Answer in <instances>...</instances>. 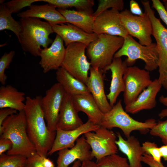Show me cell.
<instances>
[{
  "instance_id": "d590c367",
  "label": "cell",
  "mask_w": 167,
  "mask_h": 167,
  "mask_svg": "<svg viewBox=\"0 0 167 167\" xmlns=\"http://www.w3.org/2000/svg\"><path fill=\"white\" fill-rule=\"evenodd\" d=\"M41 0H12L5 3L11 14L18 13L24 8L29 6L34 2Z\"/></svg>"
},
{
  "instance_id": "7dc6e473",
  "label": "cell",
  "mask_w": 167,
  "mask_h": 167,
  "mask_svg": "<svg viewBox=\"0 0 167 167\" xmlns=\"http://www.w3.org/2000/svg\"><path fill=\"white\" fill-rule=\"evenodd\" d=\"M81 163L82 162L80 161L77 160L74 163L71 167H80Z\"/></svg>"
},
{
  "instance_id": "c3c4849f",
  "label": "cell",
  "mask_w": 167,
  "mask_h": 167,
  "mask_svg": "<svg viewBox=\"0 0 167 167\" xmlns=\"http://www.w3.org/2000/svg\"><path fill=\"white\" fill-rule=\"evenodd\" d=\"M163 1L164 2L163 4L166 11H167V0H163Z\"/></svg>"
},
{
  "instance_id": "9c48e42d",
  "label": "cell",
  "mask_w": 167,
  "mask_h": 167,
  "mask_svg": "<svg viewBox=\"0 0 167 167\" xmlns=\"http://www.w3.org/2000/svg\"><path fill=\"white\" fill-rule=\"evenodd\" d=\"M121 22L129 35L136 38L142 45L148 46L152 43V28L147 13L139 16L133 15L126 9L120 12Z\"/></svg>"
},
{
  "instance_id": "5bb4252c",
  "label": "cell",
  "mask_w": 167,
  "mask_h": 167,
  "mask_svg": "<svg viewBox=\"0 0 167 167\" xmlns=\"http://www.w3.org/2000/svg\"><path fill=\"white\" fill-rule=\"evenodd\" d=\"M100 126L88 120L86 122L74 130L66 131L57 128L55 139L47 155H51L62 149L71 148L75 145V142L81 135L88 132L94 131Z\"/></svg>"
},
{
  "instance_id": "5b68a950",
  "label": "cell",
  "mask_w": 167,
  "mask_h": 167,
  "mask_svg": "<svg viewBox=\"0 0 167 167\" xmlns=\"http://www.w3.org/2000/svg\"><path fill=\"white\" fill-rule=\"evenodd\" d=\"M123 37L105 34L98 35L97 38L87 47V54L91 66L97 68L105 73L112 63L115 54L122 47Z\"/></svg>"
},
{
  "instance_id": "836d02e7",
  "label": "cell",
  "mask_w": 167,
  "mask_h": 167,
  "mask_svg": "<svg viewBox=\"0 0 167 167\" xmlns=\"http://www.w3.org/2000/svg\"><path fill=\"white\" fill-rule=\"evenodd\" d=\"M15 54V51L12 50L8 53H5L0 58V82L3 85L6 84L7 78L5 70L9 68Z\"/></svg>"
},
{
  "instance_id": "3957f363",
  "label": "cell",
  "mask_w": 167,
  "mask_h": 167,
  "mask_svg": "<svg viewBox=\"0 0 167 167\" xmlns=\"http://www.w3.org/2000/svg\"><path fill=\"white\" fill-rule=\"evenodd\" d=\"M0 135L1 138H8L12 142V148L8 151L7 154L20 155L28 158L36 153V148L28 134L24 110L10 116L5 120L0 129Z\"/></svg>"
},
{
  "instance_id": "7402d4cb",
  "label": "cell",
  "mask_w": 167,
  "mask_h": 167,
  "mask_svg": "<svg viewBox=\"0 0 167 167\" xmlns=\"http://www.w3.org/2000/svg\"><path fill=\"white\" fill-rule=\"evenodd\" d=\"M83 124L74 106L72 96L66 94L60 110L57 128L71 130L79 127Z\"/></svg>"
},
{
  "instance_id": "74e56055",
  "label": "cell",
  "mask_w": 167,
  "mask_h": 167,
  "mask_svg": "<svg viewBox=\"0 0 167 167\" xmlns=\"http://www.w3.org/2000/svg\"><path fill=\"white\" fill-rule=\"evenodd\" d=\"M152 7L156 11L160 18L167 26V11L163 3L159 0H152Z\"/></svg>"
},
{
  "instance_id": "bcb514c9",
  "label": "cell",
  "mask_w": 167,
  "mask_h": 167,
  "mask_svg": "<svg viewBox=\"0 0 167 167\" xmlns=\"http://www.w3.org/2000/svg\"><path fill=\"white\" fill-rule=\"evenodd\" d=\"M158 116L161 118L167 117V108L162 109L159 113Z\"/></svg>"
},
{
  "instance_id": "4316f807",
  "label": "cell",
  "mask_w": 167,
  "mask_h": 167,
  "mask_svg": "<svg viewBox=\"0 0 167 167\" xmlns=\"http://www.w3.org/2000/svg\"><path fill=\"white\" fill-rule=\"evenodd\" d=\"M56 79L66 93L70 96L90 93L86 85L61 67L56 72Z\"/></svg>"
},
{
  "instance_id": "7a4b0ae2",
  "label": "cell",
  "mask_w": 167,
  "mask_h": 167,
  "mask_svg": "<svg viewBox=\"0 0 167 167\" xmlns=\"http://www.w3.org/2000/svg\"><path fill=\"white\" fill-rule=\"evenodd\" d=\"M21 31L18 38L23 50L35 57L40 56L42 49L52 44L49 37L54 33L52 25L49 22L34 18H20Z\"/></svg>"
},
{
  "instance_id": "603a6c76",
  "label": "cell",
  "mask_w": 167,
  "mask_h": 167,
  "mask_svg": "<svg viewBox=\"0 0 167 167\" xmlns=\"http://www.w3.org/2000/svg\"><path fill=\"white\" fill-rule=\"evenodd\" d=\"M56 8L48 3L43 5L32 4L28 9L19 13L17 15L20 18L44 19L51 25L66 23L64 17Z\"/></svg>"
},
{
  "instance_id": "6da1fadb",
  "label": "cell",
  "mask_w": 167,
  "mask_h": 167,
  "mask_svg": "<svg viewBox=\"0 0 167 167\" xmlns=\"http://www.w3.org/2000/svg\"><path fill=\"white\" fill-rule=\"evenodd\" d=\"M40 95L26 97L24 111L28 137L34 145L36 153L46 157L55 139L56 131L48 128L45 122Z\"/></svg>"
},
{
  "instance_id": "ba28073f",
  "label": "cell",
  "mask_w": 167,
  "mask_h": 167,
  "mask_svg": "<svg viewBox=\"0 0 167 167\" xmlns=\"http://www.w3.org/2000/svg\"><path fill=\"white\" fill-rule=\"evenodd\" d=\"M87 46L82 43L74 42L66 48L61 67L85 84L88 77L91 64L87 60L85 50Z\"/></svg>"
},
{
  "instance_id": "7bdbcfd3",
  "label": "cell",
  "mask_w": 167,
  "mask_h": 167,
  "mask_svg": "<svg viewBox=\"0 0 167 167\" xmlns=\"http://www.w3.org/2000/svg\"><path fill=\"white\" fill-rule=\"evenodd\" d=\"M80 167H99L96 162L92 160H88L82 162Z\"/></svg>"
},
{
  "instance_id": "d6986e66",
  "label": "cell",
  "mask_w": 167,
  "mask_h": 167,
  "mask_svg": "<svg viewBox=\"0 0 167 167\" xmlns=\"http://www.w3.org/2000/svg\"><path fill=\"white\" fill-rule=\"evenodd\" d=\"M162 87L158 79L152 81L134 101L125 106V111L131 114H135L143 110L154 108L156 105V96Z\"/></svg>"
},
{
  "instance_id": "f6af8a7d",
  "label": "cell",
  "mask_w": 167,
  "mask_h": 167,
  "mask_svg": "<svg viewBox=\"0 0 167 167\" xmlns=\"http://www.w3.org/2000/svg\"><path fill=\"white\" fill-rule=\"evenodd\" d=\"M159 102L167 108V96H165L164 95L161 96L159 98Z\"/></svg>"
},
{
  "instance_id": "e575fe53",
  "label": "cell",
  "mask_w": 167,
  "mask_h": 167,
  "mask_svg": "<svg viewBox=\"0 0 167 167\" xmlns=\"http://www.w3.org/2000/svg\"><path fill=\"white\" fill-rule=\"evenodd\" d=\"M149 132L151 135L160 138L164 144H167V120L159 121Z\"/></svg>"
},
{
  "instance_id": "d4e9b609",
  "label": "cell",
  "mask_w": 167,
  "mask_h": 167,
  "mask_svg": "<svg viewBox=\"0 0 167 167\" xmlns=\"http://www.w3.org/2000/svg\"><path fill=\"white\" fill-rule=\"evenodd\" d=\"M24 92L8 85L0 87V108H10L19 112L24 110L26 100Z\"/></svg>"
},
{
  "instance_id": "30bf717a",
  "label": "cell",
  "mask_w": 167,
  "mask_h": 167,
  "mask_svg": "<svg viewBox=\"0 0 167 167\" xmlns=\"http://www.w3.org/2000/svg\"><path fill=\"white\" fill-rule=\"evenodd\" d=\"M84 136L96 162L105 156L117 153V135L112 131L100 126L94 131L87 132Z\"/></svg>"
},
{
  "instance_id": "ab89813d",
  "label": "cell",
  "mask_w": 167,
  "mask_h": 167,
  "mask_svg": "<svg viewBox=\"0 0 167 167\" xmlns=\"http://www.w3.org/2000/svg\"><path fill=\"white\" fill-rule=\"evenodd\" d=\"M17 113V111L10 108H4L0 110V129L5 120L9 116Z\"/></svg>"
},
{
  "instance_id": "44dd1931",
  "label": "cell",
  "mask_w": 167,
  "mask_h": 167,
  "mask_svg": "<svg viewBox=\"0 0 167 167\" xmlns=\"http://www.w3.org/2000/svg\"><path fill=\"white\" fill-rule=\"evenodd\" d=\"M117 136L116 143L118 149L127 156L130 167H142L141 158L145 152L138 139L133 135L125 139L119 132Z\"/></svg>"
},
{
  "instance_id": "8992f818",
  "label": "cell",
  "mask_w": 167,
  "mask_h": 167,
  "mask_svg": "<svg viewBox=\"0 0 167 167\" xmlns=\"http://www.w3.org/2000/svg\"><path fill=\"white\" fill-rule=\"evenodd\" d=\"M124 38L122 46L115 54L114 58L126 56L124 62L127 66H132L137 59L142 60L145 63L144 69L149 72L158 68L159 55L156 43L143 45L129 35Z\"/></svg>"
},
{
  "instance_id": "9a60e30c",
  "label": "cell",
  "mask_w": 167,
  "mask_h": 167,
  "mask_svg": "<svg viewBox=\"0 0 167 167\" xmlns=\"http://www.w3.org/2000/svg\"><path fill=\"white\" fill-rule=\"evenodd\" d=\"M91 148L84 136L79 138L76 141L75 144L71 148H65L58 151L56 167H68L70 165L77 160L81 162L92 160L94 157Z\"/></svg>"
},
{
  "instance_id": "83f0119b",
  "label": "cell",
  "mask_w": 167,
  "mask_h": 167,
  "mask_svg": "<svg viewBox=\"0 0 167 167\" xmlns=\"http://www.w3.org/2000/svg\"><path fill=\"white\" fill-rule=\"evenodd\" d=\"M41 1L54 6L58 9H67L74 7L77 11L94 12L92 7L94 1L93 0H41Z\"/></svg>"
},
{
  "instance_id": "277c9868",
  "label": "cell",
  "mask_w": 167,
  "mask_h": 167,
  "mask_svg": "<svg viewBox=\"0 0 167 167\" xmlns=\"http://www.w3.org/2000/svg\"><path fill=\"white\" fill-rule=\"evenodd\" d=\"M156 123L153 118L148 119L144 122L134 119L124 110L122 101L120 100L109 111L104 114L100 126L109 129L119 128L127 138L135 131H138L143 134L147 133Z\"/></svg>"
},
{
  "instance_id": "ffe728a7",
  "label": "cell",
  "mask_w": 167,
  "mask_h": 167,
  "mask_svg": "<svg viewBox=\"0 0 167 167\" xmlns=\"http://www.w3.org/2000/svg\"><path fill=\"white\" fill-rule=\"evenodd\" d=\"M127 67L125 62L122 61L121 58H113L111 64L105 70V72L109 70L111 72L109 92L106 96L112 107L116 103L120 94L124 91L123 77Z\"/></svg>"
},
{
  "instance_id": "f35d334b",
  "label": "cell",
  "mask_w": 167,
  "mask_h": 167,
  "mask_svg": "<svg viewBox=\"0 0 167 167\" xmlns=\"http://www.w3.org/2000/svg\"><path fill=\"white\" fill-rule=\"evenodd\" d=\"M142 161L149 167H167L164 166L162 163H159L154 161L152 157L146 153L142 156Z\"/></svg>"
},
{
  "instance_id": "f1b7e54d",
  "label": "cell",
  "mask_w": 167,
  "mask_h": 167,
  "mask_svg": "<svg viewBox=\"0 0 167 167\" xmlns=\"http://www.w3.org/2000/svg\"><path fill=\"white\" fill-rule=\"evenodd\" d=\"M8 30L11 31L19 38L21 31L19 21L15 20L11 16L5 3L0 6V31Z\"/></svg>"
},
{
  "instance_id": "4fadbf2b",
  "label": "cell",
  "mask_w": 167,
  "mask_h": 167,
  "mask_svg": "<svg viewBox=\"0 0 167 167\" xmlns=\"http://www.w3.org/2000/svg\"><path fill=\"white\" fill-rule=\"evenodd\" d=\"M120 14L119 11L113 8L101 13L95 18L93 32L125 38L129 34L121 22Z\"/></svg>"
},
{
  "instance_id": "60d3db41",
  "label": "cell",
  "mask_w": 167,
  "mask_h": 167,
  "mask_svg": "<svg viewBox=\"0 0 167 167\" xmlns=\"http://www.w3.org/2000/svg\"><path fill=\"white\" fill-rule=\"evenodd\" d=\"M0 156L7 151L11 150L12 143L9 139L5 138H0Z\"/></svg>"
},
{
  "instance_id": "b9f144b4",
  "label": "cell",
  "mask_w": 167,
  "mask_h": 167,
  "mask_svg": "<svg viewBox=\"0 0 167 167\" xmlns=\"http://www.w3.org/2000/svg\"><path fill=\"white\" fill-rule=\"evenodd\" d=\"M130 7L131 12L133 14L139 16H142L144 15L139 6L134 0H131L130 2Z\"/></svg>"
},
{
  "instance_id": "484cf974",
  "label": "cell",
  "mask_w": 167,
  "mask_h": 167,
  "mask_svg": "<svg viewBox=\"0 0 167 167\" xmlns=\"http://www.w3.org/2000/svg\"><path fill=\"white\" fill-rule=\"evenodd\" d=\"M64 17L67 23H70L89 33H93V25L95 18L93 13L88 12L57 9Z\"/></svg>"
},
{
  "instance_id": "8d00e7d4",
  "label": "cell",
  "mask_w": 167,
  "mask_h": 167,
  "mask_svg": "<svg viewBox=\"0 0 167 167\" xmlns=\"http://www.w3.org/2000/svg\"><path fill=\"white\" fill-rule=\"evenodd\" d=\"M142 146L145 153L151 156L156 162L161 163L159 148L155 143L146 141L142 143Z\"/></svg>"
},
{
  "instance_id": "52a82bcc",
  "label": "cell",
  "mask_w": 167,
  "mask_h": 167,
  "mask_svg": "<svg viewBox=\"0 0 167 167\" xmlns=\"http://www.w3.org/2000/svg\"><path fill=\"white\" fill-rule=\"evenodd\" d=\"M141 2L151 22L152 35L156 41L158 50L159 76L158 79L162 87L167 90V29L162 25L160 19L155 16L149 1L141 0Z\"/></svg>"
},
{
  "instance_id": "e0dca14e",
  "label": "cell",
  "mask_w": 167,
  "mask_h": 167,
  "mask_svg": "<svg viewBox=\"0 0 167 167\" xmlns=\"http://www.w3.org/2000/svg\"><path fill=\"white\" fill-rule=\"evenodd\" d=\"M104 73L101 69L91 67L86 85L103 114L111 109L104 90Z\"/></svg>"
},
{
  "instance_id": "cb8c5ba5",
  "label": "cell",
  "mask_w": 167,
  "mask_h": 167,
  "mask_svg": "<svg viewBox=\"0 0 167 167\" xmlns=\"http://www.w3.org/2000/svg\"><path fill=\"white\" fill-rule=\"evenodd\" d=\"M75 109L88 116V120L95 125L100 126L104 114L99 109L91 93L79 94L71 96Z\"/></svg>"
},
{
  "instance_id": "1f68e13d",
  "label": "cell",
  "mask_w": 167,
  "mask_h": 167,
  "mask_svg": "<svg viewBox=\"0 0 167 167\" xmlns=\"http://www.w3.org/2000/svg\"><path fill=\"white\" fill-rule=\"evenodd\" d=\"M98 2L97 8L93 13L94 18L109 8L115 9L121 11L124 8V2L122 0H99Z\"/></svg>"
},
{
  "instance_id": "ee69618b",
  "label": "cell",
  "mask_w": 167,
  "mask_h": 167,
  "mask_svg": "<svg viewBox=\"0 0 167 167\" xmlns=\"http://www.w3.org/2000/svg\"><path fill=\"white\" fill-rule=\"evenodd\" d=\"M161 157L165 161H167V144L159 148Z\"/></svg>"
},
{
  "instance_id": "ac0fdd59",
  "label": "cell",
  "mask_w": 167,
  "mask_h": 167,
  "mask_svg": "<svg viewBox=\"0 0 167 167\" xmlns=\"http://www.w3.org/2000/svg\"><path fill=\"white\" fill-rule=\"evenodd\" d=\"M54 32L62 39L66 47L74 42L82 43L87 46L98 37L94 33H89L69 23L52 25Z\"/></svg>"
},
{
  "instance_id": "2e32d148",
  "label": "cell",
  "mask_w": 167,
  "mask_h": 167,
  "mask_svg": "<svg viewBox=\"0 0 167 167\" xmlns=\"http://www.w3.org/2000/svg\"><path fill=\"white\" fill-rule=\"evenodd\" d=\"M63 42L60 36L56 34L51 45L42 49L39 64L44 73L52 70H57L61 67L66 51Z\"/></svg>"
},
{
  "instance_id": "d6a6232c",
  "label": "cell",
  "mask_w": 167,
  "mask_h": 167,
  "mask_svg": "<svg viewBox=\"0 0 167 167\" xmlns=\"http://www.w3.org/2000/svg\"><path fill=\"white\" fill-rule=\"evenodd\" d=\"M25 167H54V163L46 157L36 153L27 158Z\"/></svg>"
},
{
  "instance_id": "f546056e",
  "label": "cell",
  "mask_w": 167,
  "mask_h": 167,
  "mask_svg": "<svg viewBox=\"0 0 167 167\" xmlns=\"http://www.w3.org/2000/svg\"><path fill=\"white\" fill-rule=\"evenodd\" d=\"M96 163L99 167H131L126 158L117 154L103 157Z\"/></svg>"
},
{
  "instance_id": "681fc988",
  "label": "cell",
  "mask_w": 167,
  "mask_h": 167,
  "mask_svg": "<svg viewBox=\"0 0 167 167\" xmlns=\"http://www.w3.org/2000/svg\"><path fill=\"white\" fill-rule=\"evenodd\" d=\"M5 1V0H1L0 1V4H3V3H4V2Z\"/></svg>"
},
{
  "instance_id": "8fae6325",
  "label": "cell",
  "mask_w": 167,
  "mask_h": 167,
  "mask_svg": "<svg viewBox=\"0 0 167 167\" xmlns=\"http://www.w3.org/2000/svg\"><path fill=\"white\" fill-rule=\"evenodd\" d=\"M123 78L125 85L123 96L125 106L134 101L152 82L149 71L135 66H127Z\"/></svg>"
},
{
  "instance_id": "7c38bea8",
  "label": "cell",
  "mask_w": 167,
  "mask_h": 167,
  "mask_svg": "<svg viewBox=\"0 0 167 167\" xmlns=\"http://www.w3.org/2000/svg\"><path fill=\"white\" fill-rule=\"evenodd\" d=\"M66 94L58 82L47 90L42 98L41 104L45 119L48 128L51 131H56L59 112Z\"/></svg>"
},
{
  "instance_id": "4dcf8cb0",
  "label": "cell",
  "mask_w": 167,
  "mask_h": 167,
  "mask_svg": "<svg viewBox=\"0 0 167 167\" xmlns=\"http://www.w3.org/2000/svg\"><path fill=\"white\" fill-rule=\"evenodd\" d=\"M27 159L22 155L3 153L0 156V167H25Z\"/></svg>"
}]
</instances>
